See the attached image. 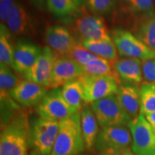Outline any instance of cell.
<instances>
[{"label": "cell", "mask_w": 155, "mask_h": 155, "mask_svg": "<svg viewBox=\"0 0 155 155\" xmlns=\"http://www.w3.org/2000/svg\"><path fill=\"white\" fill-rule=\"evenodd\" d=\"M104 155H134L131 149H127V150H124L121 151H119V152L111 153V154H104Z\"/></svg>", "instance_id": "cell-35"}, {"label": "cell", "mask_w": 155, "mask_h": 155, "mask_svg": "<svg viewBox=\"0 0 155 155\" xmlns=\"http://www.w3.org/2000/svg\"><path fill=\"white\" fill-rule=\"evenodd\" d=\"M134 35L155 51V16L137 20Z\"/></svg>", "instance_id": "cell-23"}, {"label": "cell", "mask_w": 155, "mask_h": 155, "mask_svg": "<svg viewBox=\"0 0 155 155\" xmlns=\"http://www.w3.org/2000/svg\"><path fill=\"white\" fill-rule=\"evenodd\" d=\"M48 89L32 81H21L9 92V96L15 102L25 107L36 106L43 99Z\"/></svg>", "instance_id": "cell-14"}, {"label": "cell", "mask_w": 155, "mask_h": 155, "mask_svg": "<svg viewBox=\"0 0 155 155\" xmlns=\"http://www.w3.org/2000/svg\"><path fill=\"white\" fill-rule=\"evenodd\" d=\"M35 110L42 119L59 122L77 114L64 99L61 88L50 89Z\"/></svg>", "instance_id": "cell-7"}, {"label": "cell", "mask_w": 155, "mask_h": 155, "mask_svg": "<svg viewBox=\"0 0 155 155\" xmlns=\"http://www.w3.org/2000/svg\"><path fill=\"white\" fill-rule=\"evenodd\" d=\"M45 41L57 57H68L78 42L69 30L61 25H53L47 29Z\"/></svg>", "instance_id": "cell-13"}, {"label": "cell", "mask_w": 155, "mask_h": 155, "mask_svg": "<svg viewBox=\"0 0 155 155\" xmlns=\"http://www.w3.org/2000/svg\"><path fill=\"white\" fill-rule=\"evenodd\" d=\"M84 75H111L121 84L117 74L112 65V62L98 57L82 66Z\"/></svg>", "instance_id": "cell-24"}, {"label": "cell", "mask_w": 155, "mask_h": 155, "mask_svg": "<svg viewBox=\"0 0 155 155\" xmlns=\"http://www.w3.org/2000/svg\"><path fill=\"white\" fill-rule=\"evenodd\" d=\"M86 149L81 126L80 112L60 122L51 155H78Z\"/></svg>", "instance_id": "cell-2"}, {"label": "cell", "mask_w": 155, "mask_h": 155, "mask_svg": "<svg viewBox=\"0 0 155 155\" xmlns=\"http://www.w3.org/2000/svg\"><path fill=\"white\" fill-rule=\"evenodd\" d=\"M30 119L25 113L19 112L2 128L0 155H30L28 132Z\"/></svg>", "instance_id": "cell-1"}, {"label": "cell", "mask_w": 155, "mask_h": 155, "mask_svg": "<svg viewBox=\"0 0 155 155\" xmlns=\"http://www.w3.org/2000/svg\"><path fill=\"white\" fill-rule=\"evenodd\" d=\"M15 45L12 41V33L5 25L0 28V61L2 64L11 67L12 65Z\"/></svg>", "instance_id": "cell-26"}, {"label": "cell", "mask_w": 155, "mask_h": 155, "mask_svg": "<svg viewBox=\"0 0 155 155\" xmlns=\"http://www.w3.org/2000/svg\"><path fill=\"white\" fill-rule=\"evenodd\" d=\"M47 7L55 17L66 19L80 13L73 0H47Z\"/></svg>", "instance_id": "cell-25"}, {"label": "cell", "mask_w": 155, "mask_h": 155, "mask_svg": "<svg viewBox=\"0 0 155 155\" xmlns=\"http://www.w3.org/2000/svg\"><path fill=\"white\" fill-rule=\"evenodd\" d=\"M7 25L11 33L17 36L32 34L35 29L30 15L19 2H15L13 5Z\"/></svg>", "instance_id": "cell-16"}, {"label": "cell", "mask_w": 155, "mask_h": 155, "mask_svg": "<svg viewBox=\"0 0 155 155\" xmlns=\"http://www.w3.org/2000/svg\"><path fill=\"white\" fill-rule=\"evenodd\" d=\"M74 30L84 40H112L101 16L80 12L75 17Z\"/></svg>", "instance_id": "cell-10"}, {"label": "cell", "mask_w": 155, "mask_h": 155, "mask_svg": "<svg viewBox=\"0 0 155 155\" xmlns=\"http://www.w3.org/2000/svg\"><path fill=\"white\" fill-rule=\"evenodd\" d=\"M37 45L26 40H19L15 45L12 68L17 72L23 74L30 68L41 53Z\"/></svg>", "instance_id": "cell-15"}, {"label": "cell", "mask_w": 155, "mask_h": 155, "mask_svg": "<svg viewBox=\"0 0 155 155\" xmlns=\"http://www.w3.org/2000/svg\"><path fill=\"white\" fill-rule=\"evenodd\" d=\"M89 10L96 15H105L112 12L116 6L117 0H86Z\"/></svg>", "instance_id": "cell-29"}, {"label": "cell", "mask_w": 155, "mask_h": 155, "mask_svg": "<svg viewBox=\"0 0 155 155\" xmlns=\"http://www.w3.org/2000/svg\"><path fill=\"white\" fill-rule=\"evenodd\" d=\"M84 75L83 68L69 57H57L54 63L48 89L58 88Z\"/></svg>", "instance_id": "cell-11"}, {"label": "cell", "mask_w": 155, "mask_h": 155, "mask_svg": "<svg viewBox=\"0 0 155 155\" xmlns=\"http://www.w3.org/2000/svg\"><path fill=\"white\" fill-rule=\"evenodd\" d=\"M140 60L124 58L118 59L114 64V68L121 83L137 85L143 80L142 66Z\"/></svg>", "instance_id": "cell-18"}, {"label": "cell", "mask_w": 155, "mask_h": 155, "mask_svg": "<svg viewBox=\"0 0 155 155\" xmlns=\"http://www.w3.org/2000/svg\"><path fill=\"white\" fill-rule=\"evenodd\" d=\"M37 8L45 10L47 8V0H29Z\"/></svg>", "instance_id": "cell-33"}, {"label": "cell", "mask_w": 155, "mask_h": 155, "mask_svg": "<svg viewBox=\"0 0 155 155\" xmlns=\"http://www.w3.org/2000/svg\"><path fill=\"white\" fill-rule=\"evenodd\" d=\"M74 2V3L78 7H82V6L84 5V3L86 2V0H73Z\"/></svg>", "instance_id": "cell-36"}, {"label": "cell", "mask_w": 155, "mask_h": 155, "mask_svg": "<svg viewBox=\"0 0 155 155\" xmlns=\"http://www.w3.org/2000/svg\"><path fill=\"white\" fill-rule=\"evenodd\" d=\"M84 91L85 104H90L96 101L116 95L119 83L111 75H87L78 78Z\"/></svg>", "instance_id": "cell-9"}, {"label": "cell", "mask_w": 155, "mask_h": 155, "mask_svg": "<svg viewBox=\"0 0 155 155\" xmlns=\"http://www.w3.org/2000/svg\"><path fill=\"white\" fill-rule=\"evenodd\" d=\"M155 112V83H144L140 88V114Z\"/></svg>", "instance_id": "cell-27"}, {"label": "cell", "mask_w": 155, "mask_h": 155, "mask_svg": "<svg viewBox=\"0 0 155 155\" xmlns=\"http://www.w3.org/2000/svg\"><path fill=\"white\" fill-rule=\"evenodd\" d=\"M132 137L129 127L125 125L102 128L98 133L94 149L99 155H104L129 149Z\"/></svg>", "instance_id": "cell-4"}, {"label": "cell", "mask_w": 155, "mask_h": 155, "mask_svg": "<svg viewBox=\"0 0 155 155\" xmlns=\"http://www.w3.org/2000/svg\"><path fill=\"white\" fill-rule=\"evenodd\" d=\"M153 2H154V4H155V0H152Z\"/></svg>", "instance_id": "cell-39"}, {"label": "cell", "mask_w": 155, "mask_h": 155, "mask_svg": "<svg viewBox=\"0 0 155 155\" xmlns=\"http://www.w3.org/2000/svg\"><path fill=\"white\" fill-rule=\"evenodd\" d=\"M142 66L143 77L147 81L155 83V59L143 61Z\"/></svg>", "instance_id": "cell-31"}, {"label": "cell", "mask_w": 155, "mask_h": 155, "mask_svg": "<svg viewBox=\"0 0 155 155\" xmlns=\"http://www.w3.org/2000/svg\"><path fill=\"white\" fill-rule=\"evenodd\" d=\"M1 1H2V0H1Z\"/></svg>", "instance_id": "cell-40"}, {"label": "cell", "mask_w": 155, "mask_h": 155, "mask_svg": "<svg viewBox=\"0 0 155 155\" xmlns=\"http://www.w3.org/2000/svg\"><path fill=\"white\" fill-rule=\"evenodd\" d=\"M111 37L118 53L122 57L136 58L143 61L155 59L154 50L150 49L129 31L120 28H114Z\"/></svg>", "instance_id": "cell-6"}, {"label": "cell", "mask_w": 155, "mask_h": 155, "mask_svg": "<svg viewBox=\"0 0 155 155\" xmlns=\"http://www.w3.org/2000/svg\"><path fill=\"white\" fill-rule=\"evenodd\" d=\"M116 96L131 119H136L140 114V88L137 85L121 83Z\"/></svg>", "instance_id": "cell-17"}, {"label": "cell", "mask_w": 155, "mask_h": 155, "mask_svg": "<svg viewBox=\"0 0 155 155\" xmlns=\"http://www.w3.org/2000/svg\"><path fill=\"white\" fill-rule=\"evenodd\" d=\"M144 116H145V118L147 119V121L150 123L151 127H152L153 130H154L155 132V112L147 114V115H145Z\"/></svg>", "instance_id": "cell-34"}, {"label": "cell", "mask_w": 155, "mask_h": 155, "mask_svg": "<svg viewBox=\"0 0 155 155\" xmlns=\"http://www.w3.org/2000/svg\"><path fill=\"white\" fill-rule=\"evenodd\" d=\"M78 155H87V154H83V153H82V154H78Z\"/></svg>", "instance_id": "cell-38"}, {"label": "cell", "mask_w": 155, "mask_h": 155, "mask_svg": "<svg viewBox=\"0 0 155 155\" xmlns=\"http://www.w3.org/2000/svg\"><path fill=\"white\" fill-rule=\"evenodd\" d=\"M15 0H2L0 2V19L1 24H7L9 15L10 14Z\"/></svg>", "instance_id": "cell-32"}, {"label": "cell", "mask_w": 155, "mask_h": 155, "mask_svg": "<svg viewBox=\"0 0 155 155\" xmlns=\"http://www.w3.org/2000/svg\"><path fill=\"white\" fill-rule=\"evenodd\" d=\"M30 155H40V154H38V153L35 152H34V151H30Z\"/></svg>", "instance_id": "cell-37"}, {"label": "cell", "mask_w": 155, "mask_h": 155, "mask_svg": "<svg viewBox=\"0 0 155 155\" xmlns=\"http://www.w3.org/2000/svg\"><path fill=\"white\" fill-rule=\"evenodd\" d=\"M134 155H155V132L144 115L139 114L129 122Z\"/></svg>", "instance_id": "cell-8"}, {"label": "cell", "mask_w": 155, "mask_h": 155, "mask_svg": "<svg viewBox=\"0 0 155 155\" xmlns=\"http://www.w3.org/2000/svg\"><path fill=\"white\" fill-rule=\"evenodd\" d=\"M99 127L129 125L131 117L124 111L116 95L110 96L90 104Z\"/></svg>", "instance_id": "cell-5"}, {"label": "cell", "mask_w": 155, "mask_h": 155, "mask_svg": "<svg viewBox=\"0 0 155 155\" xmlns=\"http://www.w3.org/2000/svg\"><path fill=\"white\" fill-rule=\"evenodd\" d=\"M152 0H120V11L124 14L131 15L136 21L155 16Z\"/></svg>", "instance_id": "cell-20"}, {"label": "cell", "mask_w": 155, "mask_h": 155, "mask_svg": "<svg viewBox=\"0 0 155 155\" xmlns=\"http://www.w3.org/2000/svg\"><path fill=\"white\" fill-rule=\"evenodd\" d=\"M83 45L98 57L114 63L118 60V50L112 40H84Z\"/></svg>", "instance_id": "cell-21"}, {"label": "cell", "mask_w": 155, "mask_h": 155, "mask_svg": "<svg viewBox=\"0 0 155 155\" xmlns=\"http://www.w3.org/2000/svg\"><path fill=\"white\" fill-rule=\"evenodd\" d=\"M56 58L57 56L51 48L48 46L43 48L37 61L23 73V77L26 80L32 81L48 89Z\"/></svg>", "instance_id": "cell-12"}, {"label": "cell", "mask_w": 155, "mask_h": 155, "mask_svg": "<svg viewBox=\"0 0 155 155\" xmlns=\"http://www.w3.org/2000/svg\"><path fill=\"white\" fill-rule=\"evenodd\" d=\"M80 114L81 131L85 147L91 151L94 149L96 138L100 131L99 124L89 104H86L83 106Z\"/></svg>", "instance_id": "cell-19"}, {"label": "cell", "mask_w": 155, "mask_h": 155, "mask_svg": "<svg viewBox=\"0 0 155 155\" xmlns=\"http://www.w3.org/2000/svg\"><path fill=\"white\" fill-rule=\"evenodd\" d=\"M61 93L68 104L75 112H81L86 104L84 101V91L80 81L78 79L68 83L61 88Z\"/></svg>", "instance_id": "cell-22"}, {"label": "cell", "mask_w": 155, "mask_h": 155, "mask_svg": "<svg viewBox=\"0 0 155 155\" xmlns=\"http://www.w3.org/2000/svg\"><path fill=\"white\" fill-rule=\"evenodd\" d=\"M60 122L35 118L30 120L28 145L30 151L40 155H51L59 131Z\"/></svg>", "instance_id": "cell-3"}, {"label": "cell", "mask_w": 155, "mask_h": 155, "mask_svg": "<svg viewBox=\"0 0 155 155\" xmlns=\"http://www.w3.org/2000/svg\"><path fill=\"white\" fill-rule=\"evenodd\" d=\"M21 81L19 80L9 67L0 64V93L1 98L9 97V92L16 87Z\"/></svg>", "instance_id": "cell-28"}, {"label": "cell", "mask_w": 155, "mask_h": 155, "mask_svg": "<svg viewBox=\"0 0 155 155\" xmlns=\"http://www.w3.org/2000/svg\"><path fill=\"white\" fill-rule=\"evenodd\" d=\"M68 57L83 66L90 61L96 59L98 56L89 51L82 43L77 42L70 53Z\"/></svg>", "instance_id": "cell-30"}]
</instances>
